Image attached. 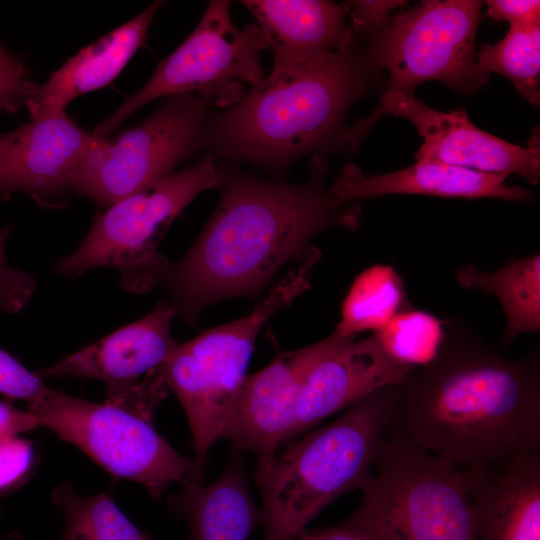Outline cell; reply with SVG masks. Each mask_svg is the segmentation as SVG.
I'll return each instance as SVG.
<instances>
[{
  "mask_svg": "<svg viewBox=\"0 0 540 540\" xmlns=\"http://www.w3.org/2000/svg\"><path fill=\"white\" fill-rule=\"evenodd\" d=\"M355 338L347 339L310 371L300 396L291 441L377 390L399 385L413 369V365L387 352L374 333L360 341Z\"/></svg>",
  "mask_w": 540,
  "mask_h": 540,
  "instance_id": "cell-16",
  "label": "cell"
},
{
  "mask_svg": "<svg viewBox=\"0 0 540 540\" xmlns=\"http://www.w3.org/2000/svg\"><path fill=\"white\" fill-rule=\"evenodd\" d=\"M337 331L311 345L280 352L260 371L246 376L222 439L234 450L265 459L291 441L304 383L312 368L347 339Z\"/></svg>",
  "mask_w": 540,
  "mask_h": 540,
  "instance_id": "cell-14",
  "label": "cell"
},
{
  "mask_svg": "<svg viewBox=\"0 0 540 540\" xmlns=\"http://www.w3.org/2000/svg\"><path fill=\"white\" fill-rule=\"evenodd\" d=\"M239 453L233 451L215 482L193 483L169 497L170 511L187 522V540H248L263 524V510L251 497Z\"/></svg>",
  "mask_w": 540,
  "mask_h": 540,
  "instance_id": "cell-21",
  "label": "cell"
},
{
  "mask_svg": "<svg viewBox=\"0 0 540 540\" xmlns=\"http://www.w3.org/2000/svg\"><path fill=\"white\" fill-rule=\"evenodd\" d=\"M470 472L479 540H540V453Z\"/></svg>",
  "mask_w": 540,
  "mask_h": 540,
  "instance_id": "cell-18",
  "label": "cell"
},
{
  "mask_svg": "<svg viewBox=\"0 0 540 540\" xmlns=\"http://www.w3.org/2000/svg\"><path fill=\"white\" fill-rule=\"evenodd\" d=\"M161 1L97 42L80 50L43 84L33 86L25 106L31 117L46 110H64L74 98L109 84L144 42Z\"/></svg>",
  "mask_w": 540,
  "mask_h": 540,
  "instance_id": "cell-20",
  "label": "cell"
},
{
  "mask_svg": "<svg viewBox=\"0 0 540 540\" xmlns=\"http://www.w3.org/2000/svg\"><path fill=\"white\" fill-rule=\"evenodd\" d=\"M294 540H382L373 530L350 515L337 525L306 529Z\"/></svg>",
  "mask_w": 540,
  "mask_h": 540,
  "instance_id": "cell-33",
  "label": "cell"
},
{
  "mask_svg": "<svg viewBox=\"0 0 540 540\" xmlns=\"http://www.w3.org/2000/svg\"><path fill=\"white\" fill-rule=\"evenodd\" d=\"M222 188L199 237L159 283L188 325L217 301L263 292L288 261L318 251L310 243L322 232L358 226V203L335 200L321 179L291 184L224 173Z\"/></svg>",
  "mask_w": 540,
  "mask_h": 540,
  "instance_id": "cell-2",
  "label": "cell"
},
{
  "mask_svg": "<svg viewBox=\"0 0 540 540\" xmlns=\"http://www.w3.org/2000/svg\"><path fill=\"white\" fill-rule=\"evenodd\" d=\"M11 232V225L0 229V309L16 314L33 296L36 279L26 271L9 266L6 258V242Z\"/></svg>",
  "mask_w": 540,
  "mask_h": 540,
  "instance_id": "cell-27",
  "label": "cell"
},
{
  "mask_svg": "<svg viewBox=\"0 0 540 540\" xmlns=\"http://www.w3.org/2000/svg\"><path fill=\"white\" fill-rule=\"evenodd\" d=\"M48 387L42 378L29 371L12 355L0 348V394L9 399L37 401Z\"/></svg>",
  "mask_w": 540,
  "mask_h": 540,
  "instance_id": "cell-29",
  "label": "cell"
},
{
  "mask_svg": "<svg viewBox=\"0 0 540 540\" xmlns=\"http://www.w3.org/2000/svg\"><path fill=\"white\" fill-rule=\"evenodd\" d=\"M175 315L173 306L161 301L142 319L61 359L41 375L99 380L107 386L106 402L152 420L168 391L160 368L178 344L170 331Z\"/></svg>",
  "mask_w": 540,
  "mask_h": 540,
  "instance_id": "cell-12",
  "label": "cell"
},
{
  "mask_svg": "<svg viewBox=\"0 0 540 540\" xmlns=\"http://www.w3.org/2000/svg\"><path fill=\"white\" fill-rule=\"evenodd\" d=\"M60 439L78 447L115 477L142 484L158 501L172 483H202L194 458L178 453L153 420L108 402L48 388L28 408Z\"/></svg>",
  "mask_w": 540,
  "mask_h": 540,
  "instance_id": "cell-8",
  "label": "cell"
},
{
  "mask_svg": "<svg viewBox=\"0 0 540 540\" xmlns=\"http://www.w3.org/2000/svg\"><path fill=\"white\" fill-rule=\"evenodd\" d=\"M480 69L509 78L532 105L540 100V25L510 26L495 44H484L476 54Z\"/></svg>",
  "mask_w": 540,
  "mask_h": 540,
  "instance_id": "cell-25",
  "label": "cell"
},
{
  "mask_svg": "<svg viewBox=\"0 0 540 540\" xmlns=\"http://www.w3.org/2000/svg\"><path fill=\"white\" fill-rule=\"evenodd\" d=\"M457 282L464 288L495 295L507 318L502 345L517 336L540 331V255L513 258L495 272L474 266L457 271Z\"/></svg>",
  "mask_w": 540,
  "mask_h": 540,
  "instance_id": "cell-22",
  "label": "cell"
},
{
  "mask_svg": "<svg viewBox=\"0 0 540 540\" xmlns=\"http://www.w3.org/2000/svg\"><path fill=\"white\" fill-rule=\"evenodd\" d=\"M482 2L428 0L399 14L370 39L369 62L389 73L388 92L412 94L438 80L460 92L485 85L475 40Z\"/></svg>",
  "mask_w": 540,
  "mask_h": 540,
  "instance_id": "cell-10",
  "label": "cell"
},
{
  "mask_svg": "<svg viewBox=\"0 0 540 540\" xmlns=\"http://www.w3.org/2000/svg\"><path fill=\"white\" fill-rule=\"evenodd\" d=\"M396 386L377 390L282 452L258 460L263 540H294L333 501L362 488L390 431Z\"/></svg>",
  "mask_w": 540,
  "mask_h": 540,
  "instance_id": "cell-4",
  "label": "cell"
},
{
  "mask_svg": "<svg viewBox=\"0 0 540 540\" xmlns=\"http://www.w3.org/2000/svg\"><path fill=\"white\" fill-rule=\"evenodd\" d=\"M445 322L422 310L398 312L374 332L384 349L395 358L416 366L428 362L444 338Z\"/></svg>",
  "mask_w": 540,
  "mask_h": 540,
  "instance_id": "cell-26",
  "label": "cell"
},
{
  "mask_svg": "<svg viewBox=\"0 0 540 540\" xmlns=\"http://www.w3.org/2000/svg\"><path fill=\"white\" fill-rule=\"evenodd\" d=\"M51 498L64 514L60 540H155L128 519L108 491L83 497L64 482Z\"/></svg>",
  "mask_w": 540,
  "mask_h": 540,
  "instance_id": "cell-24",
  "label": "cell"
},
{
  "mask_svg": "<svg viewBox=\"0 0 540 540\" xmlns=\"http://www.w3.org/2000/svg\"><path fill=\"white\" fill-rule=\"evenodd\" d=\"M351 514L382 540H479L471 472L419 447L386 436Z\"/></svg>",
  "mask_w": 540,
  "mask_h": 540,
  "instance_id": "cell-6",
  "label": "cell"
},
{
  "mask_svg": "<svg viewBox=\"0 0 540 540\" xmlns=\"http://www.w3.org/2000/svg\"><path fill=\"white\" fill-rule=\"evenodd\" d=\"M367 87L366 64L353 51L275 66L230 108L210 114L203 147L280 173L302 156L346 142V112Z\"/></svg>",
  "mask_w": 540,
  "mask_h": 540,
  "instance_id": "cell-3",
  "label": "cell"
},
{
  "mask_svg": "<svg viewBox=\"0 0 540 540\" xmlns=\"http://www.w3.org/2000/svg\"><path fill=\"white\" fill-rule=\"evenodd\" d=\"M319 260L309 256L289 271L246 316L177 344L160 373L181 403L192 433L195 462L204 477L211 447L220 439L246 378L263 325L310 287Z\"/></svg>",
  "mask_w": 540,
  "mask_h": 540,
  "instance_id": "cell-5",
  "label": "cell"
},
{
  "mask_svg": "<svg viewBox=\"0 0 540 540\" xmlns=\"http://www.w3.org/2000/svg\"><path fill=\"white\" fill-rule=\"evenodd\" d=\"M94 136L64 110H46L0 133V200L17 192L42 205L59 204L69 178Z\"/></svg>",
  "mask_w": 540,
  "mask_h": 540,
  "instance_id": "cell-15",
  "label": "cell"
},
{
  "mask_svg": "<svg viewBox=\"0 0 540 540\" xmlns=\"http://www.w3.org/2000/svg\"><path fill=\"white\" fill-rule=\"evenodd\" d=\"M33 86L23 62L0 44V112L25 106Z\"/></svg>",
  "mask_w": 540,
  "mask_h": 540,
  "instance_id": "cell-30",
  "label": "cell"
},
{
  "mask_svg": "<svg viewBox=\"0 0 540 540\" xmlns=\"http://www.w3.org/2000/svg\"><path fill=\"white\" fill-rule=\"evenodd\" d=\"M224 172L208 156L106 207L78 249L63 258L56 271L79 276L102 267L117 269L121 285L146 292L158 285L170 264L157 251L174 218L201 192L221 187Z\"/></svg>",
  "mask_w": 540,
  "mask_h": 540,
  "instance_id": "cell-7",
  "label": "cell"
},
{
  "mask_svg": "<svg viewBox=\"0 0 540 540\" xmlns=\"http://www.w3.org/2000/svg\"><path fill=\"white\" fill-rule=\"evenodd\" d=\"M506 175L485 173L442 163L416 162L395 172L366 175L353 164L345 167L327 188L339 202L389 194H418L446 198H499L528 201L531 193L505 184Z\"/></svg>",
  "mask_w": 540,
  "mask_h": 540,
  "instance_id": "cell-17",
  "label": "cell"
},
{
  "mask_svg": "<svg viewBox=\"0 0 540 540\" xmlns=\"http://www.w3.org/2000/svg\"><path fill=\"white\" fill-rule=\"evenodd\" d=\"M0 515H1V511H0Z\"/></svg>",
  "mask_w": 540,
  "mask_h": 540,
  "instance_id": "cell-36",
  "label": "cell"
},
{
  "mask_svg": "<svg viewBox=\"0 0 540 540\" xmlns=\"http://www.w3.org/2000/svg\"><path fill=\"white\" fill-rule=\"evenodd\" d=\"M406 1H350L345 5L352 21L353 33L371 38L389 21L391 12Z\"/></svg>",
  "mask_w": 540,
  "mask_h": 540,
  "instance_id": "cell-31",
  "label": "cell"
},
{
  "mask_svg": "<svg viewBox=\"0 0 540 540\" xmlns=\"http://www.w3.org/2000/svg\"><path fill=\"white\" fill-rule=\"evenodd\" d=\"M403 299V282L394 268L384 264L371 266L354 279L342 303L335 331L348 337L377 332L399 312Z\"/></svg>",
  "mask_w": 540,
  "mask_h": 540,
  "instance_id": "cell-23",
  "label": "cell"
},
{
  "mask_svg": "<svg viewBox=\"0 0 540 540\" xmlns=\"http://www.w3.org/2000/svg\"><path fill=\"white\" fill-rule=\"evenodd\" d=\"M275 66L321 52L353 51L345 5L323 0H246Z\"/></svg>",
  "mask_w": 540,
  "mask_h": 540,
  "instance_id": "cell-19",
  "label": "cell"
},
{
  "mask_svg": "<svg viewBox=\"0 0 540 540\" xmlns=\"http://www.w3.org/2000/svg\"><path fill=\"white\" fill-rule=\"evenodd\" d=\"M210 103L195 92L169 96L116 138L94 137L69 178V190L106 208L172 174L203 147Z\"/></svg>",
  "mask_w": 540,
  "mask_h": 540,
  "instance_id": "cell-9",
  "label": "cell"
},
{
  "mask_svg": "<svg viewBox=\"0 0 540 540\" xmlns=\"http://www.w3.org/2000/svg\"><path fill=\"white\" fill-rule=\"evenodd\" d=\"M42 427L29 409L22 410L8 401H0V439Z\"/></svg>",
  "mask_w": 540,
  "mask_h": 540,
  "instance_id": "cell-34",
  "label": "cell"
},
{
  "mask_svg": "<svg viewBox=\"0 0 540 540\" xmlns=\"http://www.w3.org/2000/svg\"><path fill=\"white\" fill-rule=\"evenodd\" d=\"M3 540H24L23 536L18 531H13L8 534Z\"/></svg>",
  "mask_w": 540,
  "mask_h": 540,
  "instance_id": "cell-35",
  "label": "cell"
},
{
  "mask_svg": "<svg viewBox=\"0 0 540 540\" xmlns=\"http://www.w3.org/2000/svg\"><path fill=\"white\" fill-rule=\"evenodd\" d=\"M384 114L408 119L423 138L415 153L418 162L442 163L485 173L517 174L536 185L540 178L538 142L521 147L472 124L465 110L437 111L413 94L384 92L377 108L348 130L347 143L355 149Z\"/></svg>",
  "mask_w": 540,
  "mask_h": 540,
  "instance_id": "cell-13",
  "label": "cell"
},
{
  "mask_svg": "<svg viewBox=\"0 0 540 540\" xmlns=\"http://www.w3.org/2000/svg\"><path fill=\"white\" fill-rule=\"evenodd\" d=\"M34 465V449L30 441L19 435L0 439V494L19 488L29 477Z\"/></svg>",
  "mask_w": 540,
  "mask_h": 540,
  "instance_id": "cell-28",
  "label": "cell"
},
{
  "mask_svg": "<svg viewBox=\"0 0 540 540\" xmlns=\"http://www.w3.org/2000/svg\"><path fill=\"white\" fill-rule=\"evenodd\" d=\"M390 430L466 470L540 453L538 351L504 357L451 326L435 355L396 386Z\"/></svg>",
  "mask_w": 540,
  "mask_h": 540,
  "instance_id": "cell-1",
  "label": "cell"
},
{
  "mask_svg": "<svg viewBox=\"0 0 540 540\" xmlns=\"http://www.w3.org/2000/svg\"><path fill=\"white\" fill-rule=\"evenodd\" d=\"M487 15L495 20H506L510 26L540 25L538 0H489Z\"/></svg>",
  "mask_w": 540,
  "mask_h": 540,
  "instance_id": "cell-32",
  "label": "cell"
},
{
  "mask_svg": "<svg viewBox=\"0 0 540 540\" xmlns=\"http://www.w3.org/2000/svg\"><path fill=\"white\" fill-rule=\"evenodd\" d=\"M231 3L210 1L199 24L168 57L161 60L148 82L91 132L107 138L131 114L161 97L197 91L218 100L232 84L257 85L265 77L259 54L268 46L256 24L238 28Z\"/></svg>",
  "mask_w": 540,
  "mask_h": 540,
  "instance_id": "cell-11",
  "label": "cell"
}]
</instances>
